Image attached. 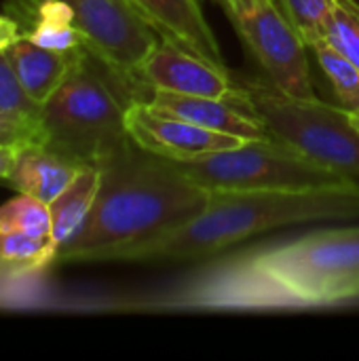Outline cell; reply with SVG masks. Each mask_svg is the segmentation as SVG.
Instances as JSON below:
<instances>
[{"label": "cell", "instance_id": "6da1fadb", "mask_svg": "<svg viewBox=\"0 0 359 361\" xmlns=\"http://www.w3.org/2000/svg\"><path fill=\"white\" fill-rule=\"evenodd\" d=\"M125 302L148 313H267L359 305V226L218 254Z\"/></svg>", "mask_w": 359, "mask_h": 361}, {"label": "cell", "instance_id": "7a4b0ae2", "mask_svg": "<svg viewBox=\"0 0 359 361\" xmlns=\"http://www.w3.org/2000/svg\"><path fill=\"white\" fill-rule=\"evenodd\" d=\"M102 182L80 231L61 247L57 262L129 260L144 243L195 218L212 192L174 161L135 144L99 165Z\"/></svg>", "mask_w": 359, "mask_h": 361}, {"label": "cell", "instance_id": "3957f363", "mask_svg": "<svg viewBox=\"0 0 359 361\" xmlns=\"http://www.w3.org/2000/svg\"><path fill=\"white\" fill-rule=\"evenodd\" d=\"M353 218H359L355 182L298 190L212 192L203 212L140 245L129 260H207L275 228Z\"/></svg>", "mask_w": 359, "mask_h": 361}, {"label": "cell", "instance_id": "277c9868", "mask_svg": "<svg viewBox=\"0 0 359 361\" xmlns=\"http://www.w3.org/2000/svg\"><path fill=\"white\" fill-rule=\"evenodd\" d=\"M135 99H142L140 87L83 47L42 104V146L83 165H102L133 144L125 114Z\"/></svg>", "mask_w": 359, "mask_h": 361}, {"label": "cell", "instance_id": "5b68a950", "mask_svg": "<svg viewBox=\"0 0 359 361\" xmlns=\"http://www.w3.org/2000/svg\"><path fill=\"white\" fill-rule=\"evenodd\" d=\"M271 137L296 148L313 163L359 184V129L349 112L320 97H292L269 80H237Z\"/></svg>", "mask_w": 359, "mask_h": 361}, {"label": "cell", "instance_id": "8992f818", "mask_svg": "<svg viewBox=\"0 0 359 361\" xmlns=\"http://www.w3.org/2000/svg\"><path fill=\"white\" fill-rule=\"evenodd\" d=\"M176 165L209 192L298 190L349 182L275 137L248 140L237 148Z\"/></svg>", "mask_w": 359, "mask_h": 361}, {"label": "cell", "instance_id": "52a82bcc", "mask_svg": "<svg viewBox=\"0 0 359 361\" xmlns=\"http://www.w3.org/2000/svg\"><path fill=\"white\" fill-rule=\"evenodd\" d=\"M222 6L273 87L292 97H317L309 44L277 0H224Z\"/></svg>", "mask_w": 359, "mask_h": 361}, {"label": "cell", "instance_id": "ba28073f", "mask_svg": "<svg viewBox=\"0 0 359 361\" xmlns=\"http://www.w3.org/2000/svg\"><path fill=\"white\" fill-rule=\"evenodd\" d=\"M74 13V27L85 47L118 74L133 78L135 70L163 38L131 0H63ZM138 85V82H135Z\"/></svg>", "mask_w": 359, "mask_h": 361}, {"label": "cell", "instance_id": "9c48e42d", "mask_svg": "<svg viewBox=\"0 0 359 361\" xmlns=\"http://www.w3.org/2000/svg\"><path fill=\"white\" fill-rule=\"evenodd\" d=\"M125 125L131 142L154 157L186 163L207 157L212 152L237 148L248 140L209 131L184 118L157 112L144 99H135L125 114Z\"/></svg>", "mask_w": 359, "mask_h": 361}, {"label": "cell", "instance_id": "30bf717a", "mask_svg": "<svg viewBox=\"0 0 359 361\" xmlns=\"http://www.w3.org/2000/svg\"><path fill=\"white\" fill-rule=\"evenodd\" d=\"M133 78L144 93L154 89L180 95L233 97L239 89L229 68L216 66L171 38L159 40Z\"/></svg>", "mask_w": 359, "mask_h": 361}, {"label": "cell", "instance_id": "8fae6325", "mask_svg": "<svg viewBox=\"0 0 359 361\" xmlns=\"http://www.w3.org/2000/svg\"><path fill=\"white\" fill-rule=\"evenodd\" d=\"M239 87V82H237ZM150 108L163 114H171L205 127L209 131H218L224 135L241 137V140H264L271 137L267 125L258 118V114L248 104L241 89L233 97H201V95H180L169 91H146L142 97Z\"/></svg>", "mask_w": 359, "mask_h": 361}, {"label": "cell", "instance_id": "7c38bea8", "mask_svg": "<svg viewBox=\"0 0 359 361\" xmlns=\"http://www.w3.org/2000/svg\"><path fill=\"white\" fill-rule=\"evenodd\" d=\"M133 6L157 27L163 38H171L188 51L226 68L222 49L212 32L199 0H131Z\"/></svg>", "mask_w": 359, "mask_h": 361}, {"label": "cell", "instance_id": "4fadbf2b", "mask_svg": "<svg viewBox=\"0 0 359 361\" xmlns=\"http://www.w3.org/2000/svg\"><path fill=\"white\" fill-rule=\"evenodd\" d=\"M80 49L70 53L49 51L21 36L6 49V55L28 97L42 106L66 80Z\"/></svg>", "mask_w": 359, "mask_h": 361}, {"label": "cell", "instance_id": "5bb4252c", "mask_svg": "<svg viewBox=\"0 0 359 361\" xmlns=\"http://www.w3.org/2000/svg\"><path fill=\"white\" fill-rule=\"evenodd\" d=\"M83 163L66 159L42 144H25L19 150L8 182L15 190L51 203L80 171Z\"/></svg>", "mask_w": 359, "mask_h": 361}, {"label": "cell", "instance_id": "9a60e30c", "mask_svg": "<svg viewBox=\"0 0 359 361\" xmlns=\"http://www.w3.org/2000/svg\"><path fill=\"white\" fill-rule=\"evenodd\" d=\"M102 182L99 165H83L76 178L49 203L51 239L57 247L68 243L85 224Z\"/></svg>", "mask_w": 359, "mask_h": 361}, {"label": "cell", "instance_id": "2e32d148", "mask_svg": "<svg viewBox=\"0 0 359 361\" xmlns=\"http://www.w3.org/2000/svg\"><path fill=\"white\" fill-rule=\"evenodd\" d=\"M57 245L51 237H34L19 231H0V271L30 275L55 262Z\"/></svg>", "mask_w": 359, "mask_h": 361}, {"label": "cell", "instance_id": "e0dca14e", "mask_svg": "<svg viewBox=\"0 0 359 361\" xmlns=\"http://www.w3.org/2000/svg\"><path fill=\"white\" fill-rule=\"evenodd\" d=\"M332 85V91L347 112L359 110V68L349 61L343 53L330 47L326 40H317L309 47Z\"/></svg>", "mask_w": 359, "mask_h": 361}, {"label": "cell", "instance_id": "ac0fdd59", "mask_svg": "<svg viewBox=\"0 0 359 361\" xmlns=\"http://www.w3.org/2000/svg\"><path fill=\"white\" fill-rule=\"evenodd\" d=\"M51 209L49 203L19 195L0 207V231H19L34 237H51Z\"/></svg>", "mask_w": 359, "mask_h": 361}, {"label": "cell", "instance_id": "d6986e66", "mask_svg": "<svg viewBox=\"0 0 359 361\" xmlns=\"http://www.w3.org/2000/svg\"><path fill=\"white\" fill-rule=\"evenodd\" d=\"M330 47L343 53L359 68V4L358 0H339L326 21L324 36Z\"/></svg>", "mask_w": 359, "mask_h": 361}, {"label": "cell", "instance_id": "ffe728a7", "mask_svg": "<svg viewBox=\"0 0 359 361\" xmlns=\"http://www.w3.org/2000/svg\"><path fill=\"white\" fill-rule=\"evenodd\" d=\"M303 40L311 47L322 40L326 21L339 0H277Z\"/></svg>", "mask_w": 359, "mask_h": 361}, {"label": "cell", "instance_id": "44dd1931", "mask_svg": "<svg viewBox=\"0 0 359 361\" xmlns=\"http://www.w3.org/2000/svg\"><path fill=\"white\" fill-rule=\"evenodd\" d=\"M42 106L32 102L23 91L6 51H0V114L40 118Z\"/></svg>", "mask_w": 359, "mask_h": 361}, {"label": "cell", "instance_id": "7402d4cb", "mask_svg": "<svg viewBox=\"0 0 359 361\" xmlns=\"http://www.w3.org/2000/svg\"><path fill=\"white\" fill-rule=\"evenodd\" d=\"M28 40L34 44L49 49V51H59V53H70L80 47H85L83 34L68 21H55V19H36L32 30L23 34Z\"/></svg>", "mask_w": 359, "mask_h": 361}, {"label": "cell", "instance_id": "603a6c76", "mask_svg": "<svg viewBox=\"0 0 359 361\" xmlns=\"http://www.w3.org/2000/svg\"><path fill=\"white\" fill-rule=\"evenodd\" d=\"M11 144L17 146L42 144L40 118L0 114V146H11Z\"/></svg>", "mask_w": 359, "mask_h": 361}, {"label": "cell", "instance_id": "cb8c5ba5", "mask_svg": "<svg viewBox=\"0 0 359 361\" xmlns=\"http://www.w3.org/2000/svg\"><path fill=\"white\" fill-rule=\"evenodd\" d=\"M19 23L13 17L0 15V51H6L15 40H19Z\"/></svg>", "mask_w": 359, "mask_h": 361}, {"label": "cell", "instance_id": "d4e9b609", "mask_svg": "<svg viewBox=\"0 0 359 361\" xmlns=\"http://www.w3.org/2000/svg\"><path fill=\"white\" fill-rule=\"evenodd\" d=\"M19 150H21V146H17V144L0 146V180H8V176L15 167V161L19 157Z\"/></svg>", "mask_w": 359, "mask_h": 361}, {"label": "cell", "instance_id": "484cf974", "mask_svg": "<svg viewBox=\"0 0 359 361\" xmlns=\"http://www.w3.org/2000/svg\"><path fill=\"white\" fill-rule=\"evenodd\" d=\"M349 118H351V123H353V125L359 129V110H355V112H349Z\"/></svg>", "mask_w": 359, "mask_h": 361}, {"label": "cell", "instance_id": "4316f807", "mask_svg": "<svg viewBox=\"0 0 359 361\" xmlns=\"http://www.w3.org/2000/svg\"><path fill=\"white\" fill-rule=\"evenodd\" d=\"M216 2H220V4H222V2H224V0H216Z\"/></svg>", "mask_w": 359, "mask_h": 361}]
</instances>
